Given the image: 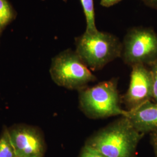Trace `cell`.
<instances>
[{
	"label": "cell",
	"mask_w": 157,
	"mask_h": 157,
	"mask_svg": "<svg viewBox=\"0 0 157 157\" xmlns=\"http://www.w3.org/2000/svg\"><path fill=\"white\" fill-rule=\"evenodd\" d=\"M144 136L135 129L128 118L121 116L89 136L84 146L107 157H135Z\"/></svg>",
	"instance_id": "obj_1"
},
{
	"label": "cell",
	"mask_w": 157,
	"mask_h": 157,
	"mask_svg": "<svg viewBox=\"0 0 157 157\" xmlns=\"http://www.w3.org/2000/svg\"><path fill=\"white\" fill-rule=\"evenodd\" d=\"M75 51L92 71H98L121 58L122 43L115 35L98 30L75 38Z\"/></svg>",
	"instance_id": "obj_2"
},
{
	"label": "cell",
	"mask_w": 157,
	"mask_h": 157,
	"mask_svg": "<svg viewBox=\"0 0 157 157\" xmlns=\"http://www.w3.org/2000/svg\"><path fill=\"white\" fill-rule=\"evenodd\" d=\"M117 80L112 78L78 91V107L87 118L100 119L124 116L121 107Z\"/></svg>",
	"instance_id": "obj_3"
},
{
	"label": "cell",
	"mask_w": 157,
	"mask_h": 157,
	"mask_svg": "<svg viewBox=\"0 0 157 157\" xmlns=\"http://www.w3.org/2000/svg\"><path fill=\"white\" fill-rule=\"evenodd\" d=\"M50 74L58 86L78 91L97 80L75 50L72 49L63 51L52 58Z\"/></svg>",
	"instance_id": "obj_4"
},
{
	"label": "cell",
	"mask_w": 157,
	"mask_h": 157,
	"mask_svg": "<svg viewBox=\"0 0 157 157\" xmlns=\"http://www.w3.org/2000/svg\"><path fill=\"white\" fill-rule=\"evenodd\" d=\"M121 58L130 67L150 66L157 61V33L151 28L135 27L129 29L122 42Z\"/></svg>",
	"instance_id": "obj_5"
},
{
	"label": "cell",
	"mask_w": 157,
	"mask_h": 157,
	"mask_svg": "<svg viewBox=\"0 0 157 157\" xmlns=\"http://www.w3.org/2000/svg\"><path fill=\"white\" fill-rule=\"evenodd\" d=\"M131 67L129 87L122 98L127 111L151 101L153 95V79L150 69L142 64Z\"/></svg>",
	"instance_id": "obj_6"
},
{
	"label": "cell",
	"mask_w": 157,
	"mask_h": 157,
	"mask_svg": "<svg viewBox=\"0 0 157 157\" xmlns=\"http://www.w3.org/2000/svg\"><path fill=\"white\" fill-rule=\"evenodd\" d=\"M8 131L17 157H44L45 141L39 129L19 124Z\"/></svg>",
	"instance_id": "obj_7"
},
{
	"label": "cell",
	"mask_w": 157,
	"mask_h": 157,
	"mask_svg": "<svg viewBox=\"0 0 157 157\" xmlns=\"http://www.w3.org/2000/svg\"><path fill=\"white\" fill-rule=\"evenodd\" d=\"M129 119L135 129L140 133L157 132V104L147 101L132 110L127 111L124 115Z\"/></svg>",
	"instance_id": "obj_8"
},
{
	"label": "cell",
	"mask_w": 157,
	"mask_h": 157,
	"mask_svg": "<svg viewBox=\"0 0 157 157\" xmlns=\"http://www.w3.org/2000/svg\"><path fill=\"white\" fill-rule=\"evenodd\" d=\"M17 13L8 0H0V33L16 18Z\"/></svg>",
	"instance_id": "obj_9"
},
{
	"label": "cell",
	"mask_w": 157,
	"mask_h": 157,
	"mask_svg": "<svg viewBox=\"0 0 157 157\" xmlns=\"http://www.w3.org/2000/svg\"><path fill=\"white\" fill-rule=\"evenodd\" d=\"M86 22L85 32H95L98 30L95 25V10L94 0H80Z\"/></svg>",
	"instance_id": "obj_10"
},
{
	"label": "cell",
	"mask_w": 157,
	"mask_h": 157,
	"mask_svg": "<svg viewBox=\"0 0 157 157\" xmlns=\"http://www.w3.org/2000/svg\"><path fill=\"white\" fill-rule=\"evenodd\" d=\"M0 157H17L8 129L6 128L0 136Z\"/></svg>",
	"instance_id": "obj_11"
},
{
	"label": "cell",
	"mask_w": 157,
	"mask_h": 157,
	"mask_svg": "<svg viewBox=\"0 0 157 157\" xmlns=\"http://www.w3.org/2000/svg\"><path fill=\"white\" fill-rule=\"evenodd\" d=\"M153 79V95L152 99L157 104V61L150 65Z\"/></svg>",
	"instance_id": "obj_12"
},
{
	"label": "cell",
	"mask_w": 157,
	"mask_h": 157,
	"mask_svg": "<svg viewBox=\"0 0 157 157\" xmlns=\"http://www.w3.org/2000/svg\"><path fill=\"white\" fill-rule=\"evenodd\" d=\"M78 157H107L99 152L89 147L83 146L82 148Z\"/></svg>",
	"instance_id": "obj_13"
},
{
	"label": "cell",
	"mask_w": 157,
	"mask_h": 157,
	"mask_svg": "<svg viewBox=\"0 0 157 157\" xmlns=\"http://www.w3.org/2000/svg\"><path fill=\"white\" fill-rule=\"evenodd\" d=\"M150 143L154 149L155 157H157V132L150 133Z\"/></svg>",
	"instance_id": "obj_14"
},
{
	"label": "cell",
	"mask_w": 157,
	"mask_h": 157,
	"mask_svg": "<svg viewBox=\"0 0 157 157\" xmlns=\"http://www.w3.org/2000/svg\"><path fill=\"white\" fill-rule=\"evenodd\" d=\"M122 0H101L100 5L104 7H111L112 6H115Z\"/></svg>",
	"instance_id": "obj_15"
},
{
	"label": "cell",
	"mask_w": 157,
	"mask_h": 157,
	"mask_svg": "<svg viewBox=\"0 0 157 157\" xmlns=\"http://www.w3.org/2000/svg\"><path fill=\"white\" fill-rule=\"evenodd\" d=\"M146 6L157 10V0H141Z\"/></svg>",
	"instance_id": "obj_16"
},
{
	"label": "cell",
	"mask_w": 157,
	"mask_h": 157,
	"mask_svg": "<svg viewBox=\"0 0 157 157\" xmlns=\"http://www.w3.org/2000/svg\"><path fill=\"white\" fill-rule=\"evenodd\" d=\"M0 35H1V33H0Z\"/></svg>",
	"instance_id": "obj_17"
}]
</instances>
